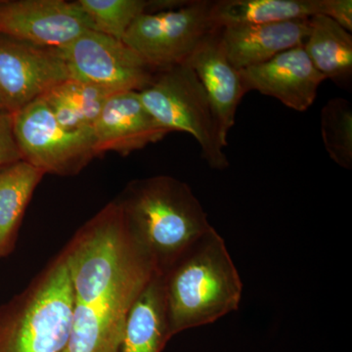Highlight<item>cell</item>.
Wrapping results in <instances>:
<instances>
[{
    "label": "cell",
    "instance_id": "12",
    "mask_svg": "<svg viewBox=\"0 0 352 352\" xmlns=\"http://www.w3.org/2000/svg\"><path fill=\"white\" fill-rule=\"evenodd\" d=\"M92 132L97 156L107 152L126 156L170 133L152 117L136 91L111 95Z\"/></svg>",
    "mask_w": 352,
    "mask_h": 352
},
{
    "label": "cell",
    "instance_id": "7",
    "mask_svg": "<svg viewBox=\"0 0 352 352\" xmlns=\"http://www.w3.org/2000/svg\"><path fill=\"white\" fill-rule=\"evenodd\" d=\"M11 116L22 159L45 175H78L97 157L94 132L65 129L41 98Z\"/></svg>",
    "mask_w": 352,
    "mask_h": 352
},
{
    "label": "cell",
    "instance_id": "15",
    "mask_svg": "<svg viewBox=\"0 0 352 352\" xmlns=\"http://www.w3.org/2000/svg\"><path fill=\"white\" fill-rule=\"evenodd\" d=\"M170 339L163 280L157 274L132 305L118 352H161Z\"/></svg>",
    "mask_w": 352,
    "mask_h": 352
},
{
    "label": "cell",
    "instance_id": "17",
    "mask_svg": "<svg viewBox=\"0 0 352 352\" xmlns=\"http://www.w3.org/2000/svg\"><path fill=\"white\" fill-rule=\"evenodd\" d=\"M308 57L326 80L349 87L352 78V36L330 18L309 19V34L303 43Z\"/></svg>",
    "mask_w": 352,
    "mask_h": 352
},
{
    "label": "cell",
    "instance_id": "5",
    "mask_svg": "<svg viewBox=\"0 0 352 352\" xmlns=\"http://www.w3.org/2000/svg\"><path fill=\"white\" fill-rule=\"evenodd\" d=\"M152 117L168 132H186L201 148V155L212 170L229 166L226 142L207 92L187 65L157 71L152 82L138 92Z\"/></svg>",
    "mask_w": 352,
    "mask_h": 352
},
{
    "label": "cell",
    "instance_id": "22",
    "mask_svg": "<svg viewBox=\"0 0 352 352\" xmlns=\"http://www.w3.org/2000/svg\"><path fill=\"white\" fill-rule=\"evenodd\" d=\"M22 159L12 129V116L0 113V166Z\"/></svg>",
    "mask_w": 352,
    "mask_h": 352
},
{
    "label": "cell",
    "instance_id": "19",
    "mask_svg": "<svg viewBox=\"0 0 352 352\" xmlns=\"http://www.w3.org/2000/svg\"><path fill=\"white\" fill-rule=\"evenodd\" d=\"M112 94L104 88L69 78L51 88L41 98L65 129L92 131Z\"/></svg>",
    "mask_w": 352,
    "mask_h": 352
},
{
    "label": "cell",
    "instance_id": "9",
    "mask_svg": "<svg viewBox=\"0 0 352 352\" xmlns=\"http://www.w3.org/2000/svg\"><path fill=\"white\" fill-rule=\"evenodd\" d=\"M94 23L78 1L0 0V34L39 47H63Z\"/></svg>",
    "mask_w": 352,
    "mask_h": 352
},
{
    "label": "cell",
    "instance_id": "24",
    "mask_svg": "<svg viewBox=\"0 0 352 352\" xmlns=\"http://www.w3.org/2000/svg\"><path fill=\"white\" fill-rule=\"evenodd\" d=\"M0 113H6V111H4L3 107H2L1 102H0Z\"/></svg>",
    "mask_w": 352,
    "mask_h": 352
},
{
    "label": "cell",
    "instance_id": "18",
    "mask_svg": "<svg viewBox=\"0 0 352 352\" xmlns=\"http://www.w3.org/2000/svg\"><path fill=\"white\" fill-rule=\"evenodd\" d=\"M322 0H220L214 1L217 28L272 24L321 15Z\"/></svg>",
    "mask_w": 352,
    "mask_h": 352
},
{
    "label": "cell",
    "instance_id": "14",
    "mask_svg": "<svg viewBox=\"0 0 352 352\" xmlns=\"http://www.w3.org/2000/svg\"><path fill=\"white\" fill-rule=\"evenodd\" d=\"M308 34L309 19L221 28L227 57L238 69L265 63L285 51L303 45Z\"/></svg>",
    "mask_w": 352,
    "mask_h": 352
},
{
    "label": "cell",
    "instance_id": "20",
    "mask_svg": "<svg viewBox=\"0 0 352 352\" xmlns=\"http://www.w3.org/2000/svg\"><path fill=\"white\" fill-rule=\"evenodd\" d=\"M321 134L331 160L346 170L352 168V106L344 98L330 99L321 111Z\"/></svg>",
    "mask_w": 352,
    "mask_h": 352
},
{
    "label": "cell",
    "instance_id": "8",
    "mask_svg": "<svg viewBox=\"0 0 352 352\" xmlns=\"http://www.w3.org/2000/svg\"><path fill=\"white\" fill-rule=\"evenodd\" d=\"M56 51L69 78L104 88L113 94L140 92L157 73L124 41L92 30Z\"/></svg>",
    "mask_w": 352,
    "mask_h": 352
},
{
    "label": "cell",
    "instance_id": "6",
    "mask_svg": "<svg viewBox=\"0 0 352 352\" xmlns=\"http://www.w3.org/2000/svg\"><path fill=\"white\" fill-rule=\"evenodd\" d=\"M214 1H184L164 10L141 14L122 41L154 69L184 64L199 43L214 30Z\"/></svg>",
    "mask_w": 352,
    "mask_h": 352
},
{
    "label": "cell",
    "instance_id": "1",
    "mask_svg": "<svg viewBox=\"0 0 352 352\" xmlns=\"http://www.w3.org/2000/svg\"><path fill=\"white\" fill-rule=\"evenodd\" d=\"M74 289L63 352H118L132 305L160 274L129 233L117 201L109 203L65 248Z\"/></svg>",
    "mask_w": 352,
    "mask_h": 352
},
{
    "label": "cell",
    "instance_id": "3",
    "mask_svg": "<svg viewBox=\"0 0 352 352\" xmlns=\"http://www.w3.org/2000/svg\"><path fill=\"white\" fill-rule=\"evenodd\" d=\"M170 337L236 311L243 284L226 242L212 227L162 274Z\"/></svg>",
    "mask_w": 352,
    "mask_h": 352
},
{
    "label": "cell",
    "instance_id": "21",
    "mask_svg": "<svg viewBox=\"0 0 352 352\" xmlns=\"http://www.w3.org/2000/svg\"><path fill=\"white\" fill-rule=\"evenodd\" d=\"M94 23L95 31L122 41L127 30L141 14L152 10L146 0H78Z\"/></svg>",
    "mask_w": 352,
    "mask_h": 352
},
{
    "label": "cell",
    "instance_id": "23",
    "mask_svg": "<svg viewBox=\"0 0 352 352\" xmlns=\"http://www.w3.org/2000/svg\"><path fill=\"white\" fill-rule=\"evenodd\" d=\"M321 15L330 18L347 32H351V0H322Z\"/></svg>",
    "mask_w": 352,
    "mask_h": 352
},
{
    "label": "cell",
    "instance_id": "4",
    "mask_svg": "<svg viewBox=\"0 0 352 352\" xmlns=\"http://www.w3.org/2000/svg\"><path fill=\"white\" fill-rule=\"evenodd\" d=\"M74 289L62 252L27 289L0 307V352H63Z\"/></svg>",
    "mask_w": 352,
    "mask_h": 352
},
{
    "label": "cell",
    "instance_id": "10",
    "mask_svg": "<svg viewBox=\"0 0 352 352\" xmlns=\"http://www.w3.org/2000/svg\"><path fill=\"white\" fill-rule=\"evenodd\" d=\"M69 78L56 50L0 34V102L12 113Z\"/></svg>",
    "mask_w": 352,
    "mask_h": 352
},
{
    "label": "cell",
    "instance_id": "11",
    "mask_svg": "<svg viewBox=\"0 0 352 352\" xmlns=\"http://www.w3.org/2000/svg\"><path fill=\"white\" fill-rule=\"evenodd\" d=\"M247 91H258L298 112L311 107L326 80L317 71L303 45L277 55L265 63L240 69Z\"/></svg>",
    "mask_w": 352,
    "mask_h": 352
},
{
    "label": "cell",
    "instance_id": "13",
    "mask_svg": "<svg viewBox=\"0 0 352 352\" xmlns=\"http://www.w3.org/2000/svg\"><path fill=\"white\" fill-rule=\"evenodd\" d=\"M184 64L193 69L207 92L219 120L220 133L227 142L229 131L235 124L238 107L248 91L240 69L227 57L221 28L212 30Z\"/></svg>",
    "mask_w": 352,
    "mask_h": 352
},
{
    "label": "cell",
    "instance_id": "2",
    "mask_svg": "<svg viewBox=\"0 0 352 352\" xmlns=\"http://www.w3.org/2000/svg\"><path fill=\"white\" fill-rule=\"evenodd\" d=\"M116 201L129 233L160 274L212 228L188 184L171 176L133 180Z\"/></svg>",
    "mask_w": 352,
    "mask_h": 352
},
{
    "label": "cell",
    "instance_id": "16",
    "mask_svg": "<svg viewBox=\"0 0 352 352\" xmlns=\"http://www.w3.org/2000/svg\"><path fill=\"white\" fill-rule=\"evenodd\" d=\"M44 175L24 160L0 166V258L13 252L25 208Z\"/></svg>",
    "mask_w": 352,
    "mask_h": 352
}]
</instances>
